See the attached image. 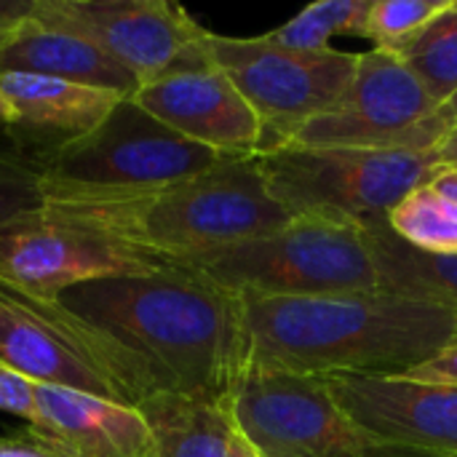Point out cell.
Returning a JSON list of instances; mask_svg holds the SVG:
<instances>
[{"instance_id":"cell-6","label":"cell","mask_w":457,"mask_h":457,"mask_svg":"<svg viewBox=\"0 0 457 457\" xmlns=\"http://www.w3.org/2000/svg\"><path fill=\"white\" fill-rule=\"evenodd\" d=\"M35 161L43 169V195H118L195 177L222 155L179 137L126 96L94 131Z\"/></svg>"},{"instance_id":"cell-34","label":"cell","mask_w":457,"mask_h":457,"mask_svg":"<svg viewBox=\"0 0 457 457\" xmlns=\"http://www.w3.org/2000/svg\"><path fill=\"white\" fill-rule=\"evenodd\" d=\"M455 3H457V0H455Z\"/></svg>"},{"instance_id":"cell-32","label":"cell","mask_w":457,"mask_h":457,"mask_svg":"<svg viewBox=\"0 0 457 457\" xmlns=\"http://www.w3.org/2000/svg\"><path fill=\"white\" fill-rule=\"evenodd\" d=\"M442 112H445V118H447V123L455 129L457 126V94L447 102V104H442Z\"/></svg>"},{"instance_id":"cell-28","label":"cell","mask_w":457,"mask_h":457,"mask_svg":"<svg viewBox=\"0 0 457 457\" xmlns=\"http://www.w3.org/2000/svg\"><path fill=\"white\" fill-rule=\"evenodd\" d=\"M431 190H436L439 195H445L447 201L457 204V169L455 166H447V163H439L431 174V179L426 182Z\"/></svg>"},{"instance_id":"cell-11","label":"cell","mask_w":457,"mask_h":457,"mask_svg":"<svg viewBox=\"0 0 457 457\" xmlns=\"http://www.w3.org/2000/svg\"><path fill=\"white\" fill-rule=\"evenodd\" d=\"M153 268L158 265L46 204L0 228V284L32 297H59L88 281Z\"/></svg>"},{"instance_id":"cell-18","label":"cell","mask_w":457,"mask_h":457,"mask_svg":"<svg viewBox=\"0 0 457 457\" xmlns=\"http://www.w3.org/2000/svg\"><path fill=\"white\" fill-rule=\"evenodd\" d=\"M372 262L380 276V289L410 300L457 311V254H428L404 244L386 220L359 225Z\"/></svg>"},{"instance_id":"cell-16","label":"cell","mask_w":457,"mask_h":457,"mask_svg":"<svg viewBox=\"0 0 457 457\" xmlns=\"http://www.w3.org/2000/svg\"><path fill=\"white\" fill-rule=\"evenodd\" d=\"M35 428L48 434L67 457H155L150 428L137 407L35 386Z\"/></svg>"},{"instance_id":"cell-3","label":"cell","mask_w":457,"mask_h":457,"mask_svg":"<svg viewBox=\"0 0 457 457\" xmlns=\"http://www.w3.org/2000/svg\"><path fill=\"white\" fill-rule=\"evenodd\" d=\"M46 206L155 265L262 238L292 222L273 198L257 155L222 158L195 177L139 193H54L46 195Z\"/></svg>"},{"instance_id":"cell-23","label":"cell","mask_w":457,"mask_h":457,"mask_svg":"<svg viewBox=\"0 0 457 457\" xmlns=\"http://www.w3.org/2000/svg\"><path fill=\"white\" fill-rule=\"evenodd\" d=\"M450 3L453 0H372L361 37L372 40L378 51L402 56Z\"/></svg>"},{"instance_id":"cell-14","label":"cell","mask_w":457,"mask_h":457,"mask_svg":"<svg viewBox=\"0 0 457 457\" xmlns=\"http://www.w3.org/2000/svg\"><path fill=\"white\" fill-rule=\"evenodd\" d=\"M0 361L35 386L120 402L112 383L59 324L48 300L5 284H0Z\"/></svg>"},{"instance_id":"cell-31","label":"cell","mask_w":457,"mask_h":457,"mask_svg":"<svg viewBox=\"0 0 457 457\" xmlns=\"http://www.w3.org/2000/svg\"><path fill=\"white\" fill-rule=\"evenodd\" d=\"M21 21H16V19H5V16H0V48L5 46V40L13 35V29L19 27Z\"/></svg>"},{"instance_id":"cell-19","label":"cell","mask_w":457,"mask_h":457,"mask_svg":"<svg viewBox=\"0 0 457 457\" xmlns=\"http://www.w3.org/2000/svg\"><path fill=\"white\" fill-rule=\"evenodd\" d=\"M137 410L150 428L155 457H228L233 439L228 404L153 396Z\"/></svg>"},{"instance_id":"cell-24","label":"cell","mask_w":457,"mask_h":457,"mask_svg":"<svg viewBox=\"0 0 457 457\" xmlns=\"http://www.w3.org/2000/svg\"><path fill=\"white\" fill-rule=\"evenodd\" d=\"M43 204L46 195L40 163L11 142H0V228L40 209Z\"/></svg>"},{"instance_id":"cell-27","label":"cell","mask_w":457,"mask_h":457,"mask_svg":"<svg viewBox=\"0 0 457 457\" xmlns=\"http://www.w3.org/2000/svg\"><path fill=\"white\" fill-rule=\"evenodd\" d=\"M396 378H407L415 383H426V386H447V388H457V343L447 345L445 351H439L436 356H431L428 361L412 367L404 375Z\"/></svg>"},{"instance_id":"cell-9","label":"cell","mask_w":457,"mask_h":457,"mask_svg":"<svg viewBox=\"0 0 457 457\" xmlns=\"http://www.w3.org/2000/svg\"><path fill=\"white\" fill-rule=\"evenodd\" d=\"M450 129L442 104L407 64L394 54L372 48L359 54L353 80L340 102L300 126L287 145L431 153Z\"/></svg>"},{"instance_id":"cell-26","label":"cell","mask_w":457,"mask_h":457,"mask_svg":"<svg viewBox=\"0 0 457 457\" xmlns=\"http://www.w3.org/2000/svg\"><path fill=\"white\" fill-rule=\"evenodd\" d=\"M0 457H67L64 450L40 428L24 426L13 434H0Z\"/></svg>"},{"instance_id":"cell-33","label":"cell","mask_w":457,"mask_h":457,"mask_svg":"<svg viewBox=\"0 0 457 457\" xmlns=\"http://www.w3.org/2000/svg\"><path fill=\"white\" fill-rule=\"evenodd\" d=\"M11 118H13V112H11V107H8V102H5V96H3V91H0V131L11 123Z\"/></svg>"},{"instance_id":"cell-17","label":"cell","mask_w":457,"mask_h":457,"mask_svg":"<svg viewBox=\"0 0 457 457\" xmlns=\"http://www.w3.org/2000/svg\"><path fill=\"white\" fill-rule=\"evenodd\" d=\"M0 72H27L59 78L80 86L134 96L139 83L110 54L86 37L40 27L24 19L0 48Z\"/></svg>"},{"instance_id":"cell-10","label":"cell","mask_w":457,"mask_h":457,"mask_svg":"<svg viewBox=\"0 0 457 457\" xmlns=\"http://www.w3.org/2000/svg\"><path fill=\"white\" fill-rule=\"evenodd\" d=\"M27 19L91 40L139 88L212 62V29L174 0H32Z\"/></svg>"},{"instance_id":"cell-7","label":"cell","mask_w":457,"mask_h":457,"mask_svg":"<svg viewBox=\"0 0 457 457\" xmlns=\"http://www.w3.org/2000/svg\"><path fill=\"white\" fill-rule=\"evenodd\" d=\"M228 412L260 457H442L372 436L311 375L244 367Z\"/></svg>"},{"instance_id":"cell-15","label":"cell","mask_w":457,"mask_h":457,"mask_svg":"<svg viewBox=\"0 0 457 457\" xmlns=\"http://www.w3.org/2000/svg\"><path fill=\"white\" fill-rule=\"evenodd\" d=\"M0 91L13 112L3 137L32 158L86 137L126 99L118 91L27 72H0Z\"/></svg>"},{"instance_id":"cell-2","label":"cell","mask_w":457,"mask_h":457,"mask_svg":"<svg viewBox=\"0 0 457 457\" xmlns=\"http://www.w3.org/2000/svg\"><path fill=\"white\" fill-rule=\"evenodd\" d=\"M241 324L244 367L311 378H396L457 343V311L386 289L241 297Z\"/></svg>"},{"instance_id":"cell-1","label":"cell","mask_w":457,"mask_h":457,"mask_svg":"<svg viewBox=\"0 0 457 457\" xmlns=\"http://www.w3.org/2000/svg\"><path fill=\"white\" fill-rule=\"evenodd\" d=\"M46 300L129 407L153 396L228 404L246 361L241 297L179 265L88 281Z\"/></svg>"},{"instance_id":"cell-22","label":"cell","mask_w":457,"mask_h":457,"mask_svg":"<svg viewBox=\"0 0 457 457\" xmlns=\"http://www.w3.org/2000/svg\"><path fill=\"white\" fill-rule=\"evenodd\" d=\"M372 0H319L303 8L297 16L284 21L281 27L265 32L268 43L297 48V51H324L332 48L329 40L335 35H359L364 32L367 11Z\"/></svg>"},{"instance_id":"cell-5","label":"cell","mask_w":457,"mask_h":457,"mask_svg":"<svg viewBox=\"0 0 457 457\" xmlns=\"http://www.w3.org/2000/svg\"><path fill=\"white\" fill-rule=\"evenodd\" d=\"M273 198L292 220L364 225L386 220L442 163L439 153L284 145L257 155Z\"/></svg>"},{"instance_id":"cell-8","label":"cell","mask_w":457,"mask_h":457,"mask_svg":"<svg viewBox=\"0 0 457 457\" xmlns=\"http://www.w3.org/2000/svg\"><path fill=\"white\" fill-rule=\"evenodd\" d=\"M212 62L249 102L262 123L260 155L284 147L308 120L329 112L353 80L359 54L297 51L260 37L209 35Z\"/></svg>"},{"instance_id":"cell-12","label":"cell","mask_w":457,"mask_h":457,"mask_svg":"<svg viewBox=\"0 0 457 457\" xmlns=\"http://www.w3.org/2000/svg\"><path fill=\"white\" fill-rule=\"evenodd\" d=\"M337 407L378 439L457 457V388L407 378L327 375Z\"/></svg>"},{"instance_id":"cell-29","label":"cell","mask_w":457,"mask_h":457,"mask_svg":"<svg viewBox=\"0 0 457 457\" xmlns=\"http://www.w3.org/2000/svg\"><path fill=\"white\" fill-rule=\"evenodd\" d=\"M439 153V161L447 163V166H455L457 169V126L447 131V137L442 139V145L436 147Z\"/></svg>"},{"instance_id":"cell-21","label":"cell","mask_w":457,"mask_h":457,"mask_svg":"<svg viewBox=\"0 0 457 457\" xmlns=\"http://www.w3.org/2000/svg\"><path fill=\"white\" fill-rule=\"evenodd\" d=\"M423 88L447 104L457 94V3L445 8L399 56Z\"/></svg>"},{"instance_id":"cell-30","label":"cell","mask_w":457,"mask_h":457,"mask_svg":"<svg viewBox=\"0 0 457 457\" xmlns=\"http://www.w3.org/2000/svg\"><path fill=\"white\" fill-rule=\"evenodd\" d=\"M228 457H260V455H257V453H254V447H252L244 436H238V434H236V428H233V439H230Z\"/></svg>"},{"instance_id":"cell-4","label":"cell","mask_w":457,"mask_h":457,"mask_svg":"<svg viewBox=\"0 0 457 457\" xmlns=\"http://www.w3.org/2000/svg\"><path fill=\"white\" fill-rule=\"evenodd\" d=\"M169 265L187 268L241 297H319L380 289L361 230L321 220H292L270 236Z\"/></svg>"},{"instance_id":"cell-25","label":"cell","mask_w":457,"mask_h":457,"mask_svg":"<svg viewBox=\"0 0 457 457\" xmlns=\"http://www.w3.org/2000/svg\"><path fill=\"white\" fill-rule=\"evenodd\" d=\"M0 412H8V415L24 420L27 426H32L37 418L35 383L16 375L3 361H0Z\"/></svg>"},{"instance_id":"cell-20","label":"cell","mask_w":457,"mask_h":457,"mask_svg":"<svg viewBox=\"0 0 457 457\" xmlns=\"http://www.w3.org/2000/svg\"><path fill=\"white\" fill-rule=\"evenodd\" d=\"M386 222L412 249L428 254H457V204L428 185L412 190L386 217Z\"/></svg>"},{"instance_id":"cell-13","label":"cell","mask_w":457,"mask_h":457,"mask_svg":"<svg viewBox=\"0 0 457 457\" xmlns=\"http://www.w3.org/2000/svg\"><path fill=\"white\" fill-rule=\"evenodd\" d=\"M134 102L179 137L222 158L260 155L262 123L214 62L142 86Z\"/></svg>"}]
</instances>
